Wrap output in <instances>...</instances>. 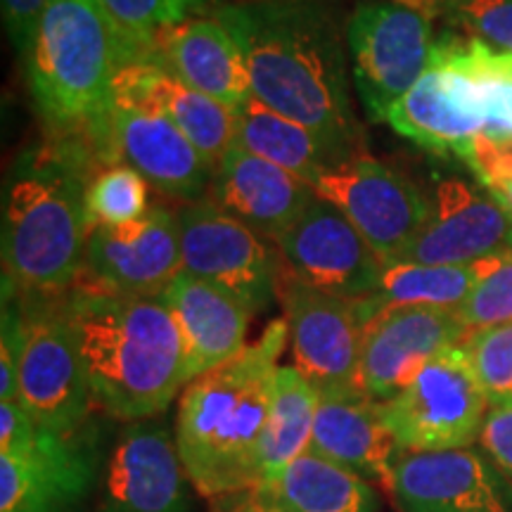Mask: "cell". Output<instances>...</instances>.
<instances>
[{
  "label": "cell",
  "instance_id": "1",
  "mask_svg": "<svg viewBox=\"0 0 512 512\" xmlns=\"http://www.w3.org/2000/svg\"><path fill=\"white\" fill-rule=\"evenodd\" d=\"M216 17L247 60L252 95L328 143L339 162L361 155L347 55L335 17L313 0H238Z\"/></svg>",
  "mask_w": 512,
  "mask_h": 512
},
{
  "label": "cell",
  "instance_id": "2",
  "mask_svg": "<svg viewBox=\"0 0 512 512\" xmlns=\"http://www.w3.org/2000/svg\"><path fill=\"white\" fill-rule=\"evenodd\" d=\"M62 306L93 401L114 418H157L188 387L183 335L162 294L143 297L79 283L62 294Z\"/></svg>",
  "mask_w": 512,
  "mask_h": 512
},
{
  "label": "cell",
  "instance_id": "3",
  "mask_svg": "<svg viewBox=\"0 0 512 512\" xmlns=\"http://www.w3.org/2000/svg\"><path fill=\"white\" fill-rule=\"evenodd\" d=\"M287 323L273 320L254 344L183 389L176 444L195 491L209 503L259 484L264 437Z\"/></svg>",
  "mask_w": 512,
  "mask_h": 512
},
{
  "label": "cell",
  "instance_id": "4",
  "mask_svg": "<svg viewBox=\"0 0 512 512\" xmlns=\"http://www.w3.org/2000/svg\"><path fill=\"white\" fill-rule=\"evenodd\" d=\"M98 164L69 140L15 164L3 195V297H60L79 283L91 235L86 188Z\"/></svg>",
  "mask_w": 512,
  "mask_h": 512
},
{
  "label": "cell",
  "instance_id": "5",
  "mask_svg": "<svg viewBox=\"0 0 512 512\" xmlns=\"http://www.w3.org/2000/svg\"><path fill=\"white\" fill-rule=\"evenodd\" d=\"M126 62L131 53L102 0H48L24 62L31 95L57 136L91 150L102 166L119 164L112 102Z\"/></svg>",
  "mask_w": 512,
  "mask_h": 512
},
{
  "label": "cell",
  "instance_id": "6",
  "mask_svg": "<svg viewBox=\"0 0 512 512\" xmlns=\"http://www.w3.org/2000/svg\"><path fill=\"white\" fill-rule=\"evenodd\" d=\"M422 0H361L347 22L351 76L370 121L392 107L430 69L437 34Z\"/></svg>",
  "mask_w": 512,
  "mask_h": 512
},
{
  "label": "cell",
  "instance_id": "7",
  "mask_svg": "<svg viewBox=\"0 0 512 512\" xmlns=\"http://www.w3.org/2000/svg\"><path fill=\"white\" fill-rule=\"evenodd\" d=\"M91 453L0 401V512H76L91 491Z\"/></svg>",
  "mask_w": 512,
  "mask_h": 512
},
{
  "label": "cell",
  "instance_id": "8",
  "mask_svg": "<svg viewBox=\"0 0 512 512\" xmlns=\"http://www.w3.org/2000/svg\"><path fill=\"white\" fill-rule=\"evenodd\" d=\"M489 408L460 344L434 356L392 399L380 401L384 425L401 451L470 448Z\"/></svg>",
  "mask_w": 512,
  "mask_h": 512
},
{
  "label": "cell",
  "instance_id": "9",
  "mask_svg": "<svg viewBox=\"0 0 512 512\" xmlns=\"http://www.w3.org/2000/svg\"><path fill=\"white\" fill-rule=\"evenodd\" d=\"M24 349L17 403L41 430L72 437L91 411L93 392L60 297H34L22 309Z\"/></svg>",
  "mask_w": 512,
  "mask_h": 512
},
{
  "label": "cell",
  "instance_id": "10",
  "mask_svg": "<svg viewBox=\"0 0 512 512\" xmlns=\"http://www.w3.org/2000/svg\"><path fill=\"white\" fill-rule=\"evenodd\" d=\"M112 143L117 162L136 169L159 195L200 202L214 169L162 107L133 79L128 67L114 79Z\"/></svg>",
  "mask_w": 512,
  "mask_h": 512
},
{
  "label": "cell",
  "instance_id": "11",
  "mask_svg": "<svg viewBox=\"0 0 512 512\" xmlns=\"http://www.w3.org/2000/svg\"><path fill=\"white\" fill-rule=\"evenodd\" d=\"M311 188L354 223L384 266L396 264L413 245L430 211L427 197L406 176L366 155L328 166Z\"/></svg>",
  "mask_w": 512,
  "mask_h": 512
},
{
  "label": "cell",
  "instance_id": "12",
  "mask_svg": "<svg viewBox=\"0 0 512 512\" xmlns=\"http://www.w3.org/2000/svg\"><path fill=\"white\" fill-rule=\"evenodd\" d=\"M275 297L285 311L292 366L318 392L358 387L366 332L358 302L299 283L280 266Z\"/></svg>",
  "mask_w": 512,
  "mask_h": 512
},
{
  "label": "cell",
  "instance_id": "13",
  "mask_svg": "<svg viewBox=\"0 0 512 512\" xmlns=\"http://www.w3.org/2000/svg\"><path fill=\"white\" fill-rule=\"evenodd\" d=\"M278 266L299 283L363 302L380 285L384 261L335 204L313 197L275 240Z\"/></svg>",
  "mask_w": 512,
  "mask_h": 512
},
{
  "label": "cell",
  "instance_id": "14",
  "mask_svg": "<svg viewBox=\"0 0 512 512\" xmlns=\"http://www.w3.org/2000/svg\"><path fill=\"white\" fill-rule=\"evenodd\" d=\"M183 273L226 287L252 313L275 299L278 261L264 238L214 202H188L178 211Z\"/></svg>",
  "mask_w": 512,
  "mask_h": 512
},
{
  "label": "cell",
  "instance_id": "15",
  "mask_svg": "<svg viewBox=\"0 0 512 512\" xmlns=\"http://www.w3.org/2000/svg\"><path fill=\"white\" fill-rule=\"evenodd\" d=\"M190 486L176 432L159 418L128 422L102 470L98 512H195Z\"/></svg>",
  "mask_w": 512,
  "mask_h": 512
},
{
  "label": "cell",
  "instance_id": "16",
  "mask_svg": "<svg viewBox=\"0 0 512 512\" xmlns=\"http://www.w3.org/2000/svg\"><path fill=\"white\" fill-rule=\"evenodd\" d=\"M181 273L178 214L152 207L143 219L133 223L91 230L79 283L121 294L155 297L164 294Z\"/></svg>",
  "mask_w": 512,
  "mask_h": 512
},
{
  "label": "cell",
  "instance_id": "17",
  "mask_svg": "<svg viewBox=\"0 0 512 512\" xmlns=\"http://www.w3.org/2000/svg\"><path fill=\"white\" fill-rule=\"evenodd\" d=\"M392 491L401 512H512V484L477 448L401 451Z\"/></svg>",
  "mask_w": 512,
  "mask_h": 512
},
{
  "label": "cell",
  "instance_id": "18",
  "mask_svg": "<svg viewBox=\"0 0 512 512\" xmlns=\"http://www.w3.org/2000/svg\"><path fill=\"white\" fill-rule=\"evenodd\" d=\"M470 335L456 311L392 309L366 325L358 363V389L370 399L387 401L413 382L434 356Z\"/></svg>",
  "mask_w": 512,
  "mask_h": 512
},
{
  "label": "cell",
  "instance_id": "19",
  "mask_svg": "<svg viewBox=\"0 0 512 512\" xmlns=\"http://www.w3.org/2000/svg\"><path fill=\"white\" fill-rule=\"evenodd\" d=\"M427 202L425 226L399 261L465 266L508 247L512 214L482 185L444 178Z\"/></svg>",
  "mask_w": 512,
  "mask_h": 512
},
{
  "label": "cell",
  "instance_id": "20",
  "mask_svg": "<svg viewBox=\"0 0 512 512\" xmlns=\"http://www.w3.org/2000/svg\"><path fill=\"white\" fill-rule=\"evenodd\" d=\"M387 124L434 155L463 159L484 131L475 88L456 67L432 53L430 69L387 114Z\"/></svg>",
  "mask_w": 512,
  "mask_h": 512
},
{
  "label": "cell",
  "instance_id": "21",
  "mask_svg": "<svg viewBox=\"0 0 512 512\" xmlns=\"http://www.w3.org/2000/svg\"><path fill=\"white\" fill-rule=\"evenodd\" d=\"M309 451L373 486H392L401 446L384 425L380 401L358 387L320 392Z\"/></svg>",
  "mask_w": 512,
  "mask_h": 512
},
{
  "label": "cell",
  "instance_id": "22",
  "mask_svg": "<svg viewBox=\"0 0 512 512\" xmlns=\"http://www.w3.org/2000/svg\"><path fill=\"white\" fill-rule=\"evenodd\" d=\"M316 192L302 178L233 145L214 171L204 200L247 223L264 240H278Z\"/></svg>",
  "mask_w": 512,
  "mask_h": 512
},
{
  "label": "cell",
  "instance_id": "23",
  "mask_svg": "<svg viewBox=\"0 0 512 512\" xmlns=\"http://www.w3.org/2000/svg\"><path fill=\"white\" fill-rule=\"evenodd\" d=\"M216 512H380L375 486L306 451L273 484L211 503Z\"/></svg>",
  "mask_w": 512,
  "mask_h": 512
},
{
  "label": "cell",
  "instance_id": "24",
  "mask_svg": "<svg viewBox=\"0 0 512 512\" xmlns=\"http://www.w3.org/2000/svg\"><path fill=\"white\" fill-rule=\"evenodd\" d=\"M162 297L183 335L190 382L247 349L254 313L226 287L181 273Z\"/></svg>",
  "mask_w": 512,
  "mask_h": 512
},
{
  "label": "cell",
  "instance_id": "25",
  "mask_svg": "<svg viewBox=\"0 0 512 512\" xmlns=\"http://www.w3.org/2000/svg\"><path fill=\"white\" fill-rule=\"evenodd\" d=\"M157 60L195 91L238 110L249 95L247 60L242 46L219 17H192L162 34Z\"/></svg>",
  "mask_w": 512,
  "mask_h": 512
},
{
  "label": "cell",
  "instance_id": "26",
  "mask_svg": "<svg viewBox=\"0 0 512 512\" xmlns=\"http://www.w3.org/2000/svg\"><path fill=\"white\" fill-rule=\"evenodd\" d=\"M128 72L140 83V88L169 114L171 121L188 136L197 152L207 159L211 169H219L223 159L235 145V110L226 102L195 91L188 83L174 76L155 57L126 62Z\"/></svg>",
  "mask_w": 512,
  "mask_h": 512
},
{
  "label": "cell",
  "instance_id": "27",
  "mask_svg": "<svg viewBox=\"0 0 512 512\" xmlns=\"http://www.w3.org/2000/svg\"><path fill=\"white\" fill-rule=\"evenodd\" d=\"M235 119V145L290 171L304 183L313 185L328 166L339 162L318 133L271 110L254 95L235 110Z\"/></svg>",
  "mask_w": 512,
  "mask_h": 512
},
{
  "label": "cell",
  "instance_id": "28",
  "mask_svg": "<svg viewBox=\"0 0 512 512\" xmlns=\"http://www.w3.org/2000/svg\"><path fill=\"white\" fill-rule=\"evenodd\" d=\"M320 392L294 366H280L259 446V484H273L309 451ZM256 484V486H259Z\"/></svg>",
  "mask_w": 512,
  "mask_h": 512
},
{
  "label": "cell",
  "instance_id": "29",
  "mask_svg": "<svg viewBox=\"0 0 512 512\" xmlns=\"http://www.w3.org/2000/svg\"><path fill=\"white\" fill-rule=\"evenodd\" d=\"M477 283V261L465 266L387 264L373 297L358 302L363 323L392 309H444L456 311Z\"/></svg>",
  "mask_w": 512,
  "mask_h": 512
},
{
  "label": "cell",
  "instance_id": "30",
  "mask_svg": "<svg viewBox=\"0 0 512 512\" xmlns=\"http://www.w3.org/2000/svg\"><path fill=\"white\" fill-rule=\"evenodd\" d=\"M107 12L124 36L131 60L157 55L162 34L183 24L185 19L202 17V12L219 8V0H102Z\"/></svg>",
  "mask_w": 512,
  "mask_h": 512
},
{
  "label": "cell",
  "instance_id": "31",
  "mask_svg": "<svg viewBox=\"0 0 512 512\" xmlns=\"http://www.w3.org/2000/svg\"><path fill=\"white\" fill-rule=\"evenodd\" d=\"M88 223L100 226H124L150 211V183L126 164H112L100 169L86 188Z\"/></svg>",
  "mask_w": 512,
  "mask_h": 512
},
{
  "label": "cell",
  "instance_id": "32",
  "mask_svg": "<svg viewBox=\"0 0 512 512\" xmlns=\"http://www.w3.org/2000/svg\"><path fill=\"white\" fill-rule=\"evenodd\" d=\"M456 316L467 332L512 323V249L477 261V283Z\"/></svg>",
  "mask_w": 512,
  "mask_h": 512
},
{
  "label": "cell",
  "instance_id": "33",
  "mask_svg": "<svg viewBox=\"0 0 512 512\" xmlns=\"http://www.w3.org/2000/svg\"><path fill=\"white\" fill-rule=\"evenodd\" d=\"M460 347L489 406H512V323L470 332Z\"/></svg>",
  "mask_w": 512,
  "mask_h": 512
},
{
  "label": "cell",
  "instance_id": "34",
  "mask_svg": "<svg viewBox=\"0 0 512 512\" xmlns=\"http://www.w3.org/2000/svg\"><path fill=\"white\" fill-rule=\"evenodd\" d=\"M434 15L512 53V0H422Z\"/></svg>",
  "mask_w": 512,
  "mask_h": 512
},
{
  "label": "cell",
  "instance_id": "35",
  "mask_svg": "<svg viewBox=\"0 0 512 512\" xmlns=\"http://www.w3.org/2000/svg\"><path fill=\"white\" fill-rule=\"evenodd\" d=\"M463 162L491 195L512 188V136L477 133L465 150Z\"/></svg>",
  "mask_w": 512,
  "mask_h": 512
},
{
  "label": "cell",
  "instance_id": "36",
  "mask_svg": "<svg viewBox=\"0 0 512 512\" xmlns=\"http://www.w3.org/2000/svg\"><path fill=\"white\" fill-rule=\"evenodd\" d=\"M24 349V318L17 299L3 297L0 323V401H17V375Z\"/></svg>",
  "mask_w": 512,
  "mask_h": 512
},
{
  "label": "cell",
  "instance_id": "37",
  "mask_svg": "<svg viewBox=\"0 0 512 512\" xmlns=\"http://www.w3.org/2000/svg\"><path fill=\"white\" fill-rule=\"evenodd\" d=\"M0 5H3L5 34H8L15 53L27 62L48 0H0Z\"/></svg>",
  "mask_w": 512,
  "mask_h": 512
},
{
  "label": "cell",
  "instance_id": "38",
  "mask_svg": "<svg viewBox=\"0 0 512 512\" xmlns=\"http://www.w3.org/2000/svg\"><path fill=\"white\" fill-rule=\"evenodd\" d=\"M477 444L512 484V406L489 408Z\"/></svg>",
  "mask_w": 512,
  "mask_h": 512
},
{
  "label": "cell",
  "instance_id": "39",
  "mask_svg": "<svg viewBox=\"0 0 512 512\" xmlns=\"http://www.w3.org/2000/svg\"><path fill=\"white\" fill-rule=\"evenodd\" d=\"M494 197H496V200L501 202L503 207L508 209L510 214H512V188H510V190H503V192H498V195H494Z\"/></svg>",
  "mask_w": 512,
  "mask_h": 512
},
{
  "label": "cell",
  "instance_id": "40",
  "mask_svg": "<svg viewBox=\"0 0 512 512\" xmlns=\"http://www.w3.org/2000/svg\"><path fill=\"white\" fill-rule=\"evenodd\" d=\"M508 249H512V230H510V235H508Z\"/></svg>",
  "mask_w": 512,
  "mask_h": 512
}]
</instances>
